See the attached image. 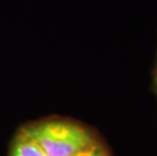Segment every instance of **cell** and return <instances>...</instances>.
Returning a JSON list of instances; mask_svg holds the SVG:
<instances>
[{
  "instance_id": "obj_1",
  "label": "cell",
  "mask_w": 157,
  "mask_h": 156,
  "mask_svg": "<svg viewBox=\"0 0 157 156\" xmlns=\"http://www.w3.org/2000/svg\"><path fill=\"white\" fill-rule=\"evenodd\" d=\"M46 156H80L98 143L84 126L65 120H46L25 127Z\"/></svg>"
},
{
  "instance_id": "obj_3",
  "label": "cell",
  "mask_w": 157,
  "mask_h": 156,
  "mask_svg": "<svg viewBox=\"0 0 157 156\" xmlns=\"http://www.w3.org/2000/svg\"><path fill=\"white\" fill-rule=\"evenodd\" d=\"M80 156H109V154L103 146L98 144L92 149H90L89 151L85 152L84 154H82Z\"/></svg>"
},
{
  "instance_id": "obj_2",
  "label": "cell",
  "mask_w": 157,
  "mask_h": 156,
  "mask_svg": "<svg viewBox=\"0 0 157 156\" xmlns=\"http://www.w3.org/2000/svg\"><path fill=\"white\" fill-rule=\"evenodd\" d=\"M9 156H46V154L23 128L16 134Z\"/></svg>"
}]
</instances>
